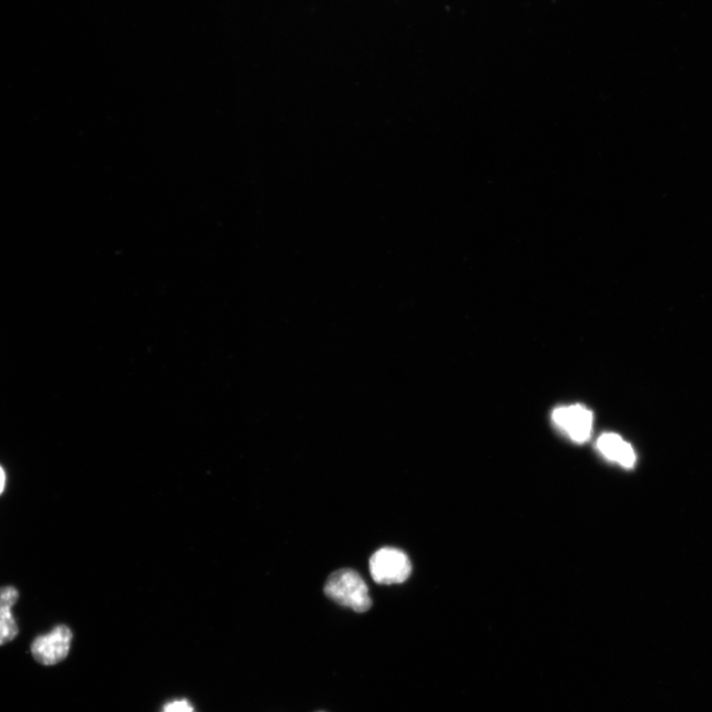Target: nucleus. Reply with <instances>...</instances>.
Wrapping results in <instances>:
<instances>
[{
	"mask_svg": "<svg viewBox=\"0 0 712 712\" xmlns=\"http://www.w3.org/2000/svg\"><path fill=\"white\" fill-rule=\"evenodd\" d=\"M324 591L332 601L355 613H366L372 606L368 585L352 569H341L333 572L325 582Z\"/></svg>",
	"mask_w": 712,
	"mask_h": 712,
	"instance_id": "obj_1",
	"label": "nucleus"
},
{
	"mask_svg": "<svg viewBox=\"0 0 712 712\" xmlns=\"http://www.w3.org/2000/svg\"><path fill=\"white\" fill-rule=\"evenodd\" d=\"M370 569L374 581L380 585L402 584L412 573L408 555L393 547L376 552L370 558Z\"/></svg>",
	"mask_w": 712,
	"mask_h": 712,
	"instance_id": "obj_2",
	"label": "nucleus"
},
{
	"mask_svg": "<svg viewBox=\"0 0 712 712\" xmlns=\"http://www.w3.org/2000/svg\"><path fill=\"white\" fill-rule=\"evenodd\" d=\"M73 633L64 625L56 626L48 634L33 640L32 653L36 662L43 666H54L68 657Z\"/></svg>",
	"mask_w": 712,
	"mask_h": 712,
	"instance_id": "obj_3",
	"label": "nucleus"
},
{
	"mask_svg": "<svg viewBox=\"0 0 712 712\" xmlns=\"http://www.w3.org/2000/svg\"><path fill=\"white\" fill-rule=\"evenodd\" d=\"M552 421L575 443H586L592 435L594 415L582 405L559 406L552 413Z\"/></svg>",
	"mask_w": 712,
	"mask_h": 712,
	"instance_id": "obj_4",
	"label": "nucleus"
},
{
	"mask_svg": "<svg viewBox=\"0 0 712 712\" xmlns=\"http://www.w3.org/2000/svg\"><path fill=\"white\" fill-rule=\"evenodd\" d=\"M19 598L17 589L13 586L0 588V646L16 638L19 633L13 607Z\"/></svg>",
	"mask_w": 712,
	"mask_h": 712,
	"instance_id": "obj_5",
	"label": "nucleus"
},
{
	"mask_svg": "<svg viewBox=\"0 0 712 712\" xmlns=\"http://www.w3.org/2000/svg\"><path fill=\"white\" fill-rule=\"evenodd\" d=\"M597 447L607 460L625 468H632L636 461L633 446L616 434H604L598 437Z\"/></svg>",
	"mask_w": 712,
	"mask_h": 712,
	"instance_id": "obj_6",
	"label": "nucleus"
},
{
	"mask_svg": "<svg viewBox=\"0 0 712 712\" xmlns=\"http://www.w3.org/2000/svg\"><path fill=\"white\" fill-rule=\"evenodd\" d=\"M161 712H196V710L187 699H176L166 704Z\"/></svg>",
	"mask_w": 712,
	"mask_h": 712,
	"instance_id": "obj_7",
	"label": "nucleus"
},
{
	"mask_svg": "<svg viewBox=\"0 0 712 712\" xmlns=\"http://www.w3.org/2000/svg\"><path fill=\"white\" fill-rule=\"evenodd\" d=\"M5 486V474L2 467H0V494H3Z\"/></svg>",
	"mask_w": 712,
	"mask_h": 712,
	"instance_id": "obj_8",
	"label": "nucleus"
}]
</instances>
